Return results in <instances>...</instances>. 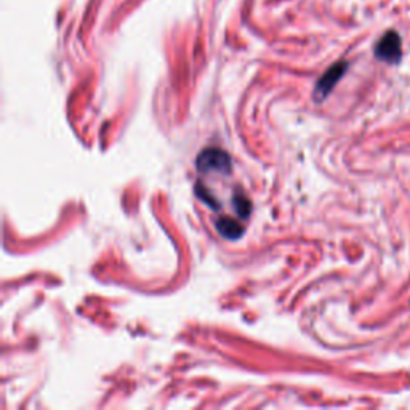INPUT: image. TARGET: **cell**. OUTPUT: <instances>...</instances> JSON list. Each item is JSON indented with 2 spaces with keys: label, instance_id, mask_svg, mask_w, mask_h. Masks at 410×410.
I'll return each instance as SVG.
<instances>
[{
  "label": "cell",
  "instance_id": "obj_1",
  "mask_svg": "<svg viewBox=\"0 0 410 410\" xmlns=\"http://www.w3.org/2000/svg\"><path fill=\"white\" fill-rule=\"evenodd\" d=\"M197 170L210 174V171H217V174L228 175L231 171V159L228 154L217 148H208L199 154L197 157Z\"/></svg>",
  "mask_w": 410,
  "mask_h": 410
},
{
  "label": "cell",
  "instance_id": "obj_2",
  "mask_svg": "<svg viewBox=\"0 0 410 410\" xmlns=\"http://www.w3.org/2000/svg\"><path fill=\"white\" fill-rule=\"evenodd\" d=\"M375 57L385 63L396 64L402 58V41L396 31H388L386 34L376 42Z\"/></svg>",
  "mask_w": 410,
  "mask_h": 410
},
{
  "label": "cell",
  "instance_id": "obj_3",
  "mask_svg": "<svg viewBox=\"0 0 410 410\" xmlns=\"http://www.w3.org/2000/svg\"><path fill=\"white\" fill-rule=\"evenodd\" d=\"M346 69H348L346 61H340V63L332 66V68L327 71L323 77H320L318 85H316V97H318V99L325 98L332 90H334L337 82L341 79L343 74L346 73Z\"/></svg>",
  "mask_w": 410,
  "mask_h": 410
},
{
  "label": "cell",
  "instance_id": "obj_4",
  "mask_svg": "<svg viewBox=\"0 0 410 410\" xmlns=\"http://www.w3.org/2000/svg\"><path fill=\"white\" fill-rule=\"evenodd\" d=\"M217 229H218L220 234L225 237V239H229V241L239 239V237L242 236V232H243L239 221L228 218V217L218 220Z\"/></svg>",
  "mask_w": 410,
  "mask_h": 410
},
{
  "label": "cell",
  "instance_id": "obj_5",
  "mask_svg": "<svg viewBox=\"0 0 410 410\" xmlns=\"http://www.w3.org/2000/svg\"><path fill=\"white\" fill-rule=\"evenodd\" d=\"M232 204H234V208L237 215H239L241 218H247L248 215L252 212V202L248 201L247 196H243V194H236L234 197H232Z\"/></svg>",
  "mask_w": 410,
  "mask_h": 410
}]
</instances>
